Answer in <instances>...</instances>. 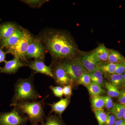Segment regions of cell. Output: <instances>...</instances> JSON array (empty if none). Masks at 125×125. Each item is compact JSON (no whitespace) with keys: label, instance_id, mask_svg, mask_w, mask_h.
<instances>
[{"label":"cell","instance_id":"cell-13","mask_svg":"<svg viewBox=\"0 0 125 125\" xmlns=\"http://www.w3.org/2000/svg\"><path fill=\"white\" fill-rule=\"evenodd\" d=\"M70 97L65 98L61 99L60 101L57 102L53 103L52 104H47L51 106V108L49 114L54 112L58 116L61 117L63 112L64 111L70 104Z\"/></svg>","mask_w":125,"mask_h":125},{"label":"cell","instance_id":"cell-41","mask_svg":"<svg viewBox=\"0 0 125 125\" xmlns=\"http://www.w3.org/2000/svg\"></svg>","mask_w":125,"mask_h":125},{"label":"cell","instance_id":"cell-22","mask_svg":"<svg viewBox=\"0 0 125 125\" xmlns=\"http://www.w3.org/2000/svg\"><path fill=\"white\" fill-rule=\"evenodd\" d=\"M109 75V83L117 88L123 85V74L108 75Z\"/></svg>","mask_w":125,"mask_h":125},{"label":"cell","instance_id":"cell-26","mask_svg":"<svg viewBox=\"0 0 125 125\" xmlns=\"http://www.w3.org/2000/svg\"><path fill=\"white\" fill-rule=\"evenodd\" d=\"M77 82L79 84L84 85L85 87L90 85L92 83L89 74L88 72L84 74Z\"/></svg>","mask_w":125,"mask_h":125},{"label":"cell","instance_id":"cell-4","mask_svg":"<svg viewBox=\"0 0 125 125\" xmlns=\"http://www.w3.org/2000/svg\"><path fill=\"white\" fill-rule=\"evenodd\" d=\"M34 38L29 31L25 29L24 34L22 38L14 46L8 49L6 53H10L14 57L19 58L27 64L28 62L25 56L26 52Z\"/></svg>","mask_w":125,"mask_h":125},{"label":"cell","instance_id":"cell-27","mask_svg":"<svg viewBox=\"0 0 125 125\" xmlns=\"http://www.w3.org/2000/svg\"><path fill=\"white\" fill-rule=\"evenodd\" d=\"M49 89L52 91L55 96L57 97L62 98L63 95V89L61 86L51 85Z\"/></svg>","mask_w":125,"mask_h":125},{"label":"cell","instance_id":"cell-6","mask_svg":"<svg viewBox=\"0 0 125 125\" xmlns=\"http://www.w3.org/2000/svg\"><path fill=\"white\" fill-rule=\"evenodd\" d=\"M27 116L16 107L11 111L0 114V125H26Z\"/></svg>","mask_w":125,"mask_h":125},{"label":"cell","instance_id":"cell-39","mask_svg":"<svg viewBox=\"0 0 125 125\" xmlns=\"http://www.w3.org/2000/svg\"><path fill=\"white\" fill-rule=\"evenodd\" d=\"M123 63H124V65H125V62H123Z\"/></svg>","mask_w":125,"mask_h":125},{"label":"cell","instance_id":"cell-2","mask_svg":"<svg viewBox=\"0 0 125 125\" xmlns=\"http://www.w3.org/2000/svg\"><path fill=\"white\" fill-rule=\"evenodd\" d=\"M33 75L26 79L20 78L14 85V94L11 105L17 103L37 101L41 96L36 90Z\"/></svg>","mask_w":125,"mask_h":125},{"label":"cell","instance_id":"cell-20","mask_svg":"<svg viewBox=\"0 0 125 125\" xmlns=\"http://www.w3.org/2000/svg\"><path fill=\"white\" fill-rule=\"evenodd\" d=\"M60 117L56 115L49 114L46 116V122L40 125H64Z\"/></svg>","mask_w":125,"mask_h":125},{"label":"cell","instance_id":"cell-12","mask_svg":"<svg viewBox=\"0 0 125 125\" xmlns=\"http://www.w3.org/2000/svg\"><path fill=\"white\" fill-rule=\"evenodd\" d=\"M25 29L20 27L11 36L0 42L1 48L4 47L9 49L18 42L24 34Z\"/></svg>","mask_w":125,"mask_h":125},{"label":"cell","instance_id":"cell-38","mask_svg":"<svg viewBox=\"0 0 125 125\" xmlns=\"http://www.w3.org/2000/svg\"><path fill=\"white\" fill-rule=\"evenodd\" d=\"M122 86H123V87H125V83L124 84H123V85H122Z\"/></svg>","mask_w":125,"mask_h":125},{"label":"cell","instance_id":"cell-30","mask_svg":"<svg viewBox=\"0 0 125 125\" xmlns=\"http://www.w3.org/2000/svg\"><path fill=\"white\" fill-rule=\"evenodd\" d=\"M63 95L66 98L70 97L72 95V85H65L63 86Z\"/></svg>","mask_w":125,"mask_h":125},{"label":"cell","instance_id":"cell-10","mask_svg":"<svg viewBox=\"0 0 125 125\" xmlns=\"http://www.w3.org/2000/svg\"><path fill=\"white\" fill-rule=\"evenodd\" d=\"M87 72L90 73L97 69L98 62L93 51L79 57Z\"/></svg>","mask_w":125,"mask_h":125},{"label":"cell","instance_id":"cell-40","mask_svg":"<svg viewBox=\"0 0 125 125\" xmlns=\"http://www.w3.org/2000/svg\"></svg>","mask_w":125,"mask_h":125},{"label":"cell","instance_id":"cell-21","mask_svg":"<svg viewBox=\"0 0 125 125\" xmlns=\"http://www.w3.org/2000/svg\"><path fill=\"white\" fill-rule=\"evenodd\" d=\"M86 87L92 96H100L105 93V90L102 87L94 83H92L90 85Z\"/></svg>","mask_w":125,"mask_h":125},{"label":"cell","instance_id":"cell-7","mask_svg":"<svg viewBox=\"0 0 125 125\" xmlns=\"http://www.w3.org/2000/svg\"><path fill=\"white\" fill-rule=\"evenodd\" d=\"M47 51L40 39L34 38L26 52V58H34L44 61Z\"/></svg>","mask_w":125,"mask_h":125},{"label":"cell","instance_id":"cell-1","mask_svg":"<svg viewBox=\"0 0 125 125\" xmlns=\"http://www.w3.org/2000/svg\"><path fill=\"white\" fill-rule=\"evenodd\" d=\"M55 61L76 57L78 46L72 36L63 30L48 29L38 37Z\"/></svg>","mask_w":125,"mask_h":125},{"label":"cell","instance_id":"cell-18","mask_svg":"<svg viewBox=\"0 0 125 125\" xmlns=\"http://www.w3.org/2000/svg\"><path fill=\"white\" fill-rule=\"evenodd\" d=\"M125 111V105L115 103L113 107L109 110L112 114L115 116L116 120L123 119Z\"/></svg>","mask_w":125,"mask_h":125},{"label":"cell","instance_id":"cell-8","mask_svg":"<svg viewBox=\"0 0 125 125\" xmlns=\"http://www.w3.org/2000/svg\"><path fill=\"white\" fill-rule=\"evenodd\" d=\"M52 73L56 83L62 86L72 85L73 81L69 76L60 61L52 64Z\"/></svg>","mask_w":125,"mask_h":125},{"label":"cell","instance_id":"cell-5","mask_svg":"<svg viewBox=\"0 0 125 125\" xmlns=\"http://www.w3.org/2000/svg\"><path fill=\"white\" fill-rule=\"evenodd\" d=\"M60 62L73 82H77L84 74L87 72L78 57L60 61Z\"/></svg>","mask_w":125,"mask_h":125},{"label":"cell","instance_id":"cell-35","mask_svg":"<svg viewBox=\"0 0 125 125\" xmlns=\"http://www.w3.org/2000/svg\"><path fill=\"white\" fill-rule=\"evenodd\" d=\"M6 53L4 52L2 49L0 48V64L2 62H5L6 55Z\"/></svg>","mask_w":125,"mask_h":125},{"label":"cell","instance_id":"cell-32","mask_svg":"<svg viewBox=\"0 0 125 125\" xmlns=\"http://www.w3.org/2000/svg\"><path fill=\"white\" fill-rule=\"evenodd\" d=\"M116 118L112 114H107V119L105 125H114Z\"/></svg>","mask_w":125,"mask_h":125},{"label":"cell","instance_id":"cell-37","mask_svg":"<svg viewBox=\"0 0 125 125\" xmlns=\"http://www.w3.org/2000/svg\"><path fill=\"white\" fill-rule=\"evenodd\" d=\"M123 119L125 121V113H124V116H123Z\"/></svg>","mask_w":125,"mask_h":125},{"label":"cell","instance_id":"cell-19","mask_svg":"<svg viewBox=\"0 0 125 125\" xmlns=\"http://www.w3.org/2000/svg\"><path fill=\"white\" fill-rule=\"evenodd\" d=\"M92 108L94 111L103 110L105 107L104 101L102 96H92L91 99Z\"/></svg>","mask_w":125,"mask_h":125},{"label":"cell","instance_id":"cell-14","mask_svg":"<svg viewBox=\"0 0 125 125\" xmlns=\"http://www.w3.org/2000/svg\"><path fill=\"white\" fill-rule=\"evenodd\" d=\"M19 26L11 22H7L0 25V42L11 36Z\"/></svg>","mask_w":125,"mask_h":125},{"label":"cell","instance_id":"cell-29","mask_svg":"<svg viewBox=\"0 0 125 125\" xmlns=\"http://www.w3.org/2000/svg\"><path fill=\"white\" fill-rule=\"evenodd\" d=\"M89 73L91 78L92 81L94 80L101 78V77L103 76V75L104 74L102 72L98 69H97L94 70V71L90 73Z\"/></svg>","mask_w":125,"mask_h":125},{"label":"cell","instance_id":"cell-28","mask_svg":"<svg viewBox=\"0 0 125 125\" xmlns=\"http://www.w3.org/2000/svg\"><path fill=\"white\" fill-rule=\"evenodd\" d=\"M102 97L104 101L105 107L107 110H110L113 107L114 104L111 97L108 96H102Z\"/></svg>","mask_w":125,"mask_h":125},{"label":"cell","instance_id":"cell-36","mask_svg":"<svg viewBox=\"0 0 125 125\" xmlns=\"http://www.w3.org/2000/svg\"><path fill=\"white\" fill-rule=\"evenodd\" d=\"M123 85L125 83V72L124 73V74H123Z\"/></svg>","mask_w":125,"mask_h":125},{"label":"cell","instance_id":"cell-25","mask_svg":"<svg viewBox=\"0 0 125 125\" xmlns=\"http://www.w3.org/2000/svg\"><path fill=\"white\" fill-rule=\"evenodd\" d=\"M22 2L33 8H39L48 1L47 0H24Z\"/></svg>","mask_w":125,"mask_h":125},{"label":"cell","instance_id":"cell-23","mask_svg":"<svg viewBox=\"0 0 125 125\" xmlns=\"http://www.w3.org/2000/svg\"><path fill=\"white\" fill-rule=\"evenodd\" d=\"M105 85L107 90L108 96L111 98L117 97L120 94V91L118 88L111 84L109 82L106 81Z\"/></svg>","mask_w":125,"mask_h":125},{"label":"cell","instance_id":"cell-9","mask_svg":"<svg viewBox=\"0 0 125 125\" xmlns=\"http://www.w3.org/2000/svg\"><path fill=\"white\" fill-rule=\"evenodd\" d=\"M27 64V66L35 72V73H39L54 78L52 65L48 66L45 64L43 61L37 60L28 62Z\"/></svg>","mask_w":125,"mask_h":125},{"label":"cell","instance_id":"cell-17","mask_svg":"<svg viewBox=\"0 0 125 125\" xmlns=\"http://www.w3.org/2000/svg\"><path fill=\"white\" fill-rule=\"evenodd\" d=\"M125 62V57L120 52L114 49H109V54L107 62L111 63H121Z\"/></svg>","mask_w":125,"mask_h":125},{"label":"cell","instance_id":"cell-24","mask_svg":"<svg viewBox=\"0 0 125 125\" xmlns=\"http://www.w3.org/2000/svg\"><path fill=\"white\" fill-rule=\"evenodd\" d=\"M94 113L98 122L99 125H105L107 114L104 111V109L94 111Z\"/></svg>","mask_w":125,"mask_h":125},{"label":"cell","instance_id":"cell-33","mask_svg":"<svg viewBox=\"0 0 125 125\" xmlns=\"http://www.w3.org/2000/svg\"><path fill=\"white\" fill-rule=\"evenodd\" d=\"M118 97L119 104L125 105V89L121 90Z\"/></svg>","mask_w":125,"mask_h":125},{"label":"cell","instance_id":"cell-3","mask_svg":"<svg viewBox=\"0 0 125 125\" xmlns=\"http://www.w3.org/2000/svg\"><path fill=\"white\" fill-rule=\"evenodd\" d=\"M47 95L45 98L39 101L23 102L11 105L16 107L23 114L27 116L31 125H38L45 122L46 117L44 112V101L48 97Z\"/></svg>","mask_w":125,"mask_h":125},{"label":"cell","instance_id":"cell-16","mask_svg":"<svg viewBox=\"0 0 125 125\" xmlns=\"http://www.w3.org/2000/svg\"><path fill=\"white\" fill-rule=\"evenodd\" d=\"M118 64L107 62H99L97 69L101 70L103 74H114Z\"/></svg>","mask_w":125,"mask_h":125},{"label":"cell","instance_id":"cell-34","mask_svg":"<svg viewBox=\"0 0 125 125\" xmlns=\"http://www.w3.org/2000/svg\"><path fill=\"white\" fill-rule=\"evenodd\" d=\"M92 83H94L98 85H99L100 87H102L105 85V82L104 81V76H102L101 78L98 79H96L92 81Z\"/></svg>","mask_w":125,"mask_h":125},{"label":"cell","instance_id":"cell-31","mask_svg":"<svg viewBox=\"0 0 125 125\" xmlns=\"http://www.w3.org/2000/svg\"><path fill=\"white\" fill-rule=\"evenodd\" d=\"M125 72V65L123 63H118L114 74H123Z\"/></svg>","mask_w":125,"mask_h":125},{"label":"cell","instance_id":"cell-11","mask_svg":"<svg viewBox=\"0 0 125 125\" xmlns=\"http://www.w3.org/2000/svg\"><path fill=\"white\" fill-rule=\"evenodd\" d=\"M25 66H27L26 63L19 58L14 57L11 60L6 61L4 66L0 68V72L5 73H15L20 68Z\"/></svg>","mask_w":125,"mask_h":125},{"label":"cell","instance_id":"cell-15","mask_svg":"<svg viewBox=\"0 0 125 125\" xmlns=\"http://www.w3.org/2000/svg\"><path fill=\"white\" fill-rule=\"evenodd\" d=\"M94 53L99 62H107L109 54V49L102 43L93 51Z\"/></svg>","mask_w":125,"mask_h":125}]
</instances>
